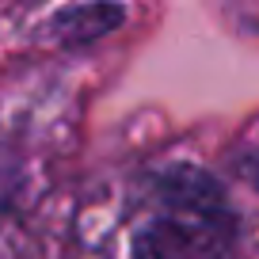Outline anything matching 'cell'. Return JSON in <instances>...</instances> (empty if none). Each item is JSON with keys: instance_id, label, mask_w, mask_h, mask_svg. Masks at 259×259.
Masks as SVG:
<instances>
[{"instance_id": "1", "label": "cell", "mask_w": 259, "mask_h": 259, "mask_svg": "<svg viewBox=\"0 0 259 259\" xmlns=\"http://www.w3.org/2000/svg\"><path fill=\"white\" fill-rule=\"evenodd\" d=\"M153 213L130 236V259H233L240 218L225 187L194 164L149 176Z\"/></svg>"}, {"instance_id": "2", "label": "cell", "mask_w": 259, "mask_h": 259, "mask_svg": "<svg viewBox=\"0 0 259 259\" xmlns=\"http://www.w3.org/2000/svg\"><path fill=\"white\" fill-rule=\"evenodd\" d=\"M126 19V4L118 0H84V4H69L46 23V34L57 46H88L96 38H107L118 31Z\"/></svg>"}]
</instances>
